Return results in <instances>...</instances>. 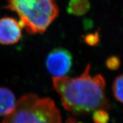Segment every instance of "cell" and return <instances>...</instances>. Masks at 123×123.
<instances>
[{
	"label": "cell",
	"instance_id": "obj_9",
	"mask_svg": "<svg viewBox=\"0 0 123 123\" xmlns=\"http://www.w3.org/2000/svg\"><path fill=\"white\" fill-rule=\"evenodd\" d=\"M92 119L95 123H108L110 116L105 110L99 109L93 111Z\"/></svg>",
	"mask_w": 123,
	"mask_h": 123
},
{
	"label": "cell",
	"instance_id": "obj_10",
	"mask_svg": "<svg viewBox=\"0 0 123 123\" xmlns=\"http://www.w3.org/2000/svg\"><path fill=\"white\" fill-rule=\"evenodd\" d=\"M83 38L84 42L90 46H96L100 41V35L98 31L87 34L83 37Z\"/></svg>",
	"mask_w": 123,
	"mask_h": 123
},
{
	"label": "cell",
	"instance_id": "obj_8",
	"mask_svg": "<svg viewBox=\"0 0 123 123\" xmlns=\"http://www.w3.org/2000/svg\"><path fill=\"white\" fill-rule=\"evenodd\" d=\"M112 90L115 99L123 104V74L115 78Z\"/></svg>",
	"mask_w": 123,
	"mask_h": 123
},
{
	"label": "cell",
	"instance_id": "obj_1",
	"mask_svg": "<svg viewBox=\"0 0 123 123\" xmlns=\"http://www.w3.org/2000/svg\"><path fill=\"white\" fill-rule=\"evenodd\" d=\"M90 70L91 65L88 64L79 76L53 79V86L61 96L64 109L76 116L111 108L105 93V79L101 74L91 75Z\"/></svg>",
	"mask_w": 123,
	"mask_h": 123
},
{
	"label": "cell",
	"instance_id": "obj_6",
	"mask_svg": "<svg viewBox=\"0 0 123 123\" xmlns=\"http://www.w3.org/2000/svg\"><path fill=\"white\" fill-rule=\"evenodd\" d=\"M13 92L6 87H0V116H6L12 113L16 105Z\"/></svg>",
	"mask_w": 123,
	"mask_h": 123
},
{
	"label": "cell",
	"instance_id": "obj_5",
	"mask_svg": "<svg viewBox=\"0 0 123 123\" xmlns=\"http://www.w3.org/2000/svg\"><path fill=\"white\" fill-rule=\"evenodd\" d=\"M22 27L19 22L12 17L0 19V44L9 45L17 43L22 35Z\"/></svg>",
	"mask_w": 123,
	"mask_h": 123
},
{
	"label": "cell",
	"instance_id": "obj_7",
	"mask_svg": "<svg viewBox=\"0 0 123 123\" xmlns=\"http://www.w3.org/2000/svg\"><path fill=\"white\" fill-rule=\"evenodd\" d=\"M90 8L89 0H70L66 10L69 14L82 16L85 15Z\"/></svg>",
	"mask_w": 123,
	"mask_h": 123
},
{
	"label": "cell",
	"instance_id": "obj_4",
	"mask_svg": "<svg viewBox=\"0 0 123 123\" xmlns=\"http://www.w3.org/2000/svg\"><path fill=\"white\" fill-rule=\"evenodd\" d=\"M73 58L70 51L63 47H57L49 53L46 61L48 71L54 77L64 76L70 71Z\"/></svg>",
	"mask_w": 123,
	"mask_h": 123
},
{
	"label": "cell",
	"instance_id": "obj_3",
	"mask_svg": "<svg viewBox=\"0 0 123 123\" xmlns=\"http://www.w3.org/2000/svg\"><path fill=\"white\" fill-rule=\"evenodd\" d=\"M2 123H62L60 112L53 100L34 93L24 95Z\"/></svg>",
	"mask_w": 123,
	"mask_h": 123
},
{
	"label": "cell",
	"instance_id": "obj_2",
	"mask_svg": "<svg viewBox=\"0 0 123 123\" xmlns=\"http://www.w3.org/2000/svg\"><path fill=\"white\" fill-rule=\"evenodd\" d=\"M20 18V25L30 34H42L59 14L54 0H7L5 6Z\"/></svg>",
	"mask_w": 123,
	"mask_h": 123
},
{
	"label": "cell",
	"instance_id": "obj_11",
	"mask_svg": "<svg viewBox=\"0 0 123 123\" xmlns=\"http://www.w3.org/2000/svg\"><path fill=\"white\" fill-rule=\"evenodd\" d=\"M105 66L108 70L116 71L119 68L121 65V61L119 56H111L105 61Z\"/></svg>",
	"mask_w": 123,
	"mask_h": 123
},
{
	"label": "cell",
	"instance_id": "obj_12",
	"mask_svg": "<svg viewBox=\"0 0 123 123\" xmlns=\"http://www.w3.org/2000/svg\"></svg>",
	"mask_w": 123,
	"mask_h": 123
}]
</instances>
